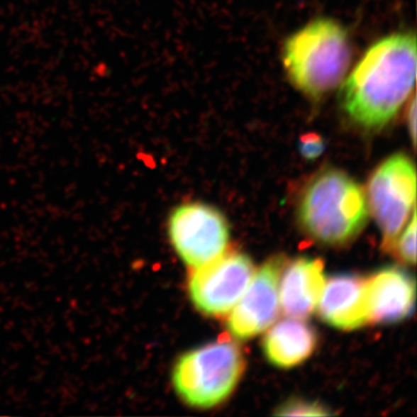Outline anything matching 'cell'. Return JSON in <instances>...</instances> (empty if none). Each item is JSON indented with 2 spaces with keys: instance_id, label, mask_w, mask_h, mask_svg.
I'll list each match as a JSON object with an SVG mask.
<instances>
[{
  "instance_id": "5",
  "label": "cell",
  "mask_w": 417,
  "mask_h": 417,
  "mask_svg": "<svg viewBox=\"0 0 417 417\" xmlns=\"http://www.w3.org/2000/svg\"><path fill=\"white\" fill-rule=\"evenodd\" d=\"M367 199L384 235V247L389 250L415 212L416 169L413 160L405 153L386 158L371 175Z\"/></svg>"
},
{
  "instance_id": "1",
  "label": "cell",
  "mask_w": 417,
  "mask_h": 417,
  "mask_svg": "<svg viewBox=\"0 0 417 417\" xmlns=\"http://www.w3.org/2000/svg\"><path fill=\"white\" fill-rule=\"evenodd\" d=\"M416 60L414 33H394L374 42L342 89L345 115L365 130L389 126L414 91Z\"/></svg>"
},
{
  "instance_id": "14",
  "label": "cell",
  "mask_w": 417,
  "mask_h": 417,
  "mask_svg": "<svg viewBox=\"0 0 417 417\" xmlns=\"http://www.w3.org/2000/svg\"><path fill=\"white\" fill-rule=\"evenodd\" d=\"M275 414L279 416H328L333 415V411L320 405L319 402L294 399L282 404L276 409Z\"/></svg>"
},
{
  "instance_id": "8",
  "label": "cell",
  "mask_w": 417,
  "mask_h": 417,
  "mask_svg": "<svg viewBox=\"0 0 417 417\" xmlns=\"http://www.w3.org/2000/svg\"><path fill=\"white\" fill-rule=\"evenodd\" d=\"M284 266V257L275 256L254 274L228 316V329L235 338H254L275 323L281 307L279 279Z\"/></svg>"
},
{
  "instance_id": "3",
  "label": "cell",
  "mask_w": 417,
  "mask_h": 417,
  "mask_svg": "<svg viewBox=\"0 0 417 417\" xmlns=\"http://www.w3.org/2000/svg\"><path fill=\"white\" fill-rule=\"evenodd\" d=\"M352 45L336 20L320 18L285 41L282 62L291 84L307 98L321 100L340 86L350 67Z\"/></svg>"
},
{
  "instance_id": "4",
  "label": "cell",
  "mask_w": 417,
  "mask_h": 417,
  "mask_svg": "<svg viewBox=\"0 0 417 417\" xmlns=\"http://www.w3.org/2000/svg\"><path fill=\"white\" fill-rule=\"evenodd\" d=\"M246 367L241 348L232 341L213 342L182 355L172 380L177 395L190 407H215L232 394Z\"/></svg>"
},
{
  "instance_id": "13",
  "label": "cell",
  "mask_w": 417,
  "mask_h": 417,
  "mask_svg": "<svg viewBox=\"0 0 417 417\" xmlns=\"http://www.w3.org/2000/svg\"><path fill=\"white\" fill-rule=\"evenodd\" d=\"M415 235H416V218L415 212L411 215V221L406 226L405 231L402 232L400 238H396L389 252H394L395 255L401 262L406 265H415L416 260V250H415Z\"/></svg>"
},
{
  "instance_id": "6",
  "label": "cell",
  "mask_w": 417,
  "mask_h": 417,
  "mask_svg": "<svg viewBox=\"0 0 417 417\" xmlns=\"http://www.w3.org/2000/svg\"><path fill=\"white\" fill-rule=\"evenodd\" d=\"M168 237L187 266L197 268L224 253L230 226L213 206L184 203L174 208L168 218Z\"/></svg>"
},
{
  "instance_id": "10",
  "label": "cell",
  "mask_w": 417,
  "mask_h": 417,
  "mask_svg": "<svg viewBox=\"0 0 417 417\" xmlns=\"http://www.w3.org/2000/svg\"><path fill=\"white\" fill-rule=\"evenodd\" d=\"M370 321L395 323L411 316L415 306V279L404 269H382L367 281Z\"/></svg>"
},
{
  "instance_id": "9",
  "label": "cell",
  "mask_w": 417,
  "mask_h": 417,
  "mask_svg": "<svg viewBox=\"0 0 417 417\" xmlns=\"http://www.w3.org/2000/svg\"><path fill=\"white\" fill-rule=\"evenodd\" d=\"M320 316L325 323L342 330H354L370 323L367 281L354 274L330 278L320 297Z\"/></svg>"
},
{
  "instance_id": "12",
  "label": "cell",
  "mask_w": 417,
  "mask_h": 417,
  "mask_svg": "<svg viewBox=\"0 0 417 417\" xmlns=\"http://www.w3.org/2000/svg\"><path fill=\"white\" fill-rule=\"evenodd\" d=\"M318 343L316 333L301 319L282 320L269 329L263 338V351L270 363L281 369H291L313 354Z\"/></svg>"
},
{
  "instance_id": "2",
  "label": "cell",
  "mask_w": 417,
  "mask_h": 417,
  "mask_svg": "<svg viewBox=\"0 0 417 417\" xmlns=\"http://www.w3.org/2000/svg\"><path fill=\"white\" fill-rule=\"evenodd\" d=\"M297 215L301 228L314 240L327 246H345L367 226V196L345 172L323 168L304 188Z\"/></svg>"
},
{
  "instance_id": "11",
  "label": "cell",
  "mask_w": 417,
  "mask_h": 417,
  "mask_svg": "<svg viewBox=\"0 0 417 417\" xmlns=\"http://www.w3.org/2000/svg\"><path fill=\"white\" fill-rule=\"evenodd\" d=\"M326 279L321 260L298 259L284 266L279 279V305L296 319L312 316L319 304Z\"/></svg>"
},
{
  "instance_id": "16",
  "label": "cell",
  "mask_w": 417,
  "mask_h": 417,
  "mask_svg": "<svg viewBox=\"0 0 417 417\" xmlns=\"http://www.w3.org/2000/svg\"><path fill=\"white\" fill-rule=\"evenodd\" d=\"M416 100L415 96H413L411 101V106L408 108L407 114V126L409 130V135H411V142L415 145V140H416Z\"/></svg>"
},
{
  "instance_id": "7",
  "label": "cell",
  "mask_w": 417,
  "mask_h": 417,
  "mask_svg": "<svg viewBox=\"0 0 417 417\" xmlns=\"http://www.w3.org/2000/svg\"><path fill=\"white\" fill-rule=\"evenodd\" d=\"M255 274L250 256L230 250L203 266L194 268L188 279L190 299L206 316L231 312Z\"/></svg>"
},
{
  "instance_id": "15",
  "label": "cell",
  "mask_w": 417,
  "mask_h": 417,
  "mask_svg": "<svg viewBox=\"0 0 417 417\" xmlns=\"http://www.w3.org/2000/svg\"><path fill=\"white\" fill-rule=\"evenodd\" d=\"M298 148L304 159L316 160L325 152V139L318 133H306L301 137Z\"/></svg>"
}]
</instances>
